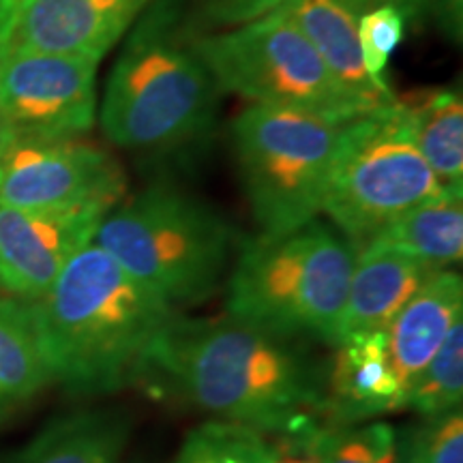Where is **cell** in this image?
Segmentation results:
<instances>
[{
  "mask_svg": "<svg viewBox=\"0 0 463 463\" xmlns=\"http://www.w3.org/2000/svg\"><path fill=\"white\" fill-rule=\"evenodd\" d=\"M146 373L217 420L260 433L300 431L324 414L320 380L288 337L230 316H174L150 345Z\"/></svg>",
  "mask_w": 463,
  "mask_h": 463,
  "instance_id": "1",
  "label": "cell"
},
{
  "mask_svg": "<svg viewBox=\"0 0 463 463\" xmlns=\"http://www.w3.org/2000/svg\"><path fill=\"white\" fill-rule=\"evenodd\" d=\"M28 309L50 382L82 397L142 378L150 345L176 316L97 242L75 253Z\"/></svg>",
  "mask_w": 463,
  "mask_h": 463,
  "instance_id": "2",
  "label": "cell"
},
{
  "mask_svg": "<svg viewBox=\"0 0 463 463\" xmlns=\"http://www.w3.org/2000/svg\"><path fill=\"white\" fill-rule=\"evenodd\" d=\"M184 0H150L129 28L99 108L106 137L136 153L198 142L217 116L219 86Z\"/></svg>",
  "mask_w": 463,
  "mask_h": 463,
  "instance_id": "3",
  "label": "cell"
},
{
  "mask_svg": "<svg viewBox=\"0 0 463 463\" xmlns=\"http://www.w3.org/2000/svg\"><path fill=\"white\" fill-rule=\"evenodd\" d=\"M356 247L320 219L242 245L232 266L225 309L230 317L279 337L337 345Z\"/></svg>",
  "mask_w": 463,
  "mask_h": 463,
  "instance_id": "4",
  "label": "cell"
},
{
  "mask_svg": "<svg viewBox=\"0 0 463 463\" xmlns=\"http://www.w3.org/2000/svg\"><path fill=\"white\" fill-rule=\"evenodd\" d=\"M92 242L176 309L215 292L228 269L234 230L194 195L155 184L118 202Z\"/></svg>",
  "mask_w": 463,
  "mask_h": 463,
  "instance_id": "5",
  "label": "cell"
},
{
  "mask_svg": "<svg viewBox=\"0 0 463 463\" xmlns=\"http://www.w3.org/2000/svg\"><path fill=\"white\" fill-rule=\"evenodd\" d=\"M345 123L269 106L236 116L232 146L260 234H286L320 219Z\"/></svg>",
  "mask_w": 463,
  "mask_h": 463,
  "instance_id": "6",
  "label": "cell"
},
{
  "mask_svg": "<svg viewBox=\"0 0 463 463\" xmlns=\"http://www.w3.org/2000/svg\"><path fill=\"white\" fill-rule=\"evenodd\" d=\"M447 195L392 99L344 125L322 215L358 249L410 208Z\"/></svg>",
  "mask_w": 463,
  "mask_h": 463,
  "instance_id": "7",
  "label": "cell"
},
{
  "mask_svg": "<svg viewBox=\"0 0 463 463\" xmlns=\"http://www.w3.org/2000/svg\"><path fill=\"white\" fill-rule=\"evenodd\" d=\"M198 48L219 90L251 106L300 109L344 123L372 112L339 84L279 9L225 33L200 34Z\"/></svg>",
  "mask_w": 463,
  "mask_h": 463,
  "instance_id": "8",
  "label": "cell"
},
{
  "mask_svg": "<svg viewBox=\"0 0 463 463\" xmlns=\"http://www.w3.org/2000/svg\"><path fill=\"white\" fill-rule=\"evenodd\" d=\"M127 176L114 155L82 137L15 133L0 157V204L37 211L99 208L123 200Z\"/></svg>",
  "mask_w": 463,
  "mask_h": 463,
  "instance_id": "9",
  "label": "cell"
},
{
  "mask_svg": "<svg viewBox=\"0 0 463 463\" xmlns=\"http://www.w3.org/2000/svg\"><path fill=\"white\" fill-rule=\"evenodd\" d=\"M97 65L80 56L0 52V112L14 133L82 137L97 120Z\"/></svg>",
  "mask_w": 463,
  "mask_h": 463,
  "instance_id": "10",
  "label": "cell"
},
{
  "mask_svg": "<svg viewBox=\"0 0 463 463\" xmlns=\"http://www.w3.org/2000/svg\"><path fill=\"white\" fill-rule=\"evenodd\" d=\"M106 211H37L0 204V289L11 298H42L75 253L95 241Z\"/></svg>",
  "mask_w": 463,
  "mask_h": 463,
  "instance_id": "11",
  "label": "cell"
},
{
  "mask_svg": "<svg viewBox=\"0 0 463 463\" xmlns=\"http://www.w3.org/2000/svg\"><path fill=\"white\" fill-rule=\"evenodd\" d=\"M150 0H15L0 52H43L99 62Z\"/></svg>",
  "mask_w": 463,
  "mask_h": 463,
  "instance_id": "12",
  "label": "cell"
},
{
  "mask_svg": "<svg viewBox=\"0 0 463 463\" xmlns=\"http://www.w3.org/2000/svg\"><path fill=\"white\" fill-rule=\"evenodd\" d=\"M433 273L431 266L375 245L356 249L354 269L341 322V339L358 333H384Z\"/></svg>",
  "mask_w": 463,
  "mask_h": 463,
  "instance_id": "13",
  "label": "cell"
},
{
  "mask_svg": "<svg viewBox=\"0 0 463 463\" xmlns=\"http://www.w3.org/2000/svg\"><path fill=\"white\" fill-rule=\"evenodd\" d=\"M463 316V279L453 270H438L425 281L384 331L392 372L402 397L416 375L439 350Z\"/></svg>",
  "mask_w": 463,
  "mask_h": 463,
  "instance_id": "14",
  "label": "cell"
},
{
  "mask_svg": "<svg viewBox=\"0 0 463 463\" xmlns=\"http://www.w3.org/2000/svg\"><path fill=\"white\" fill-rule=\"evenodd\" d=\"M337 347L331 392L324 399V414L331 416V425H354L402 410V386L392 372L384 333L347 335Z\"/></svg>",
  "mask_w": 463,
  "mask_h": 463,
  "instance_id": "15",
  "label": "cell"
},
{
  "mask_svg": "<svg viewBox=\"0 0 463 463\" xmlns=\"http://www.w3.org/2000/svg\"><path fill=\"white\" fill-rule=\"evenodd\" d=\"M279 11L303 33L339 84L367 109H378L395 97L384 95L363 67L354 0H286Z\"/></svg>",
  "mask_w": 463,
  "mask_h": 463,
  "instance_id": "16",
  "label": "cell"
},
{
  "mask_svg": "<svg viewBox=\"0 0 463 463\" xmlns=\"http://www.w3.org/2000/svg\"><path fill=\"white\" fill-rule=\"evenodd\" d=\"M410 136L442 183L453 195L463 191V99L455 89H422L395 97Z\"/></svg>",
  "mask_w": 463,
  "mask_h": 463,
  "instance_id": "17",
  "label": "cell"
},
{
  "mask_svg": "<svg viewBox=\"0 0 463 463\" xmlns=\"http://www.w3.org/2000/svg\"><path fill=\"white\" fill-rule=\"evenodd\" d=\"M129 425L112 412H75L50 422L5 463H118Z\"/></svg>",
  "mask_w": 463,
  "mask_h": 463,
  "instance_id": "18",
  "label": "cell"
},
{
  "mask_svg": "<svg viewBox=\"0 0 463 463\" xmlns=\"http://www.w3.org/2000/svg\"><path fill=\"white\" fill-rule=\"evenodd\" d=\"M364 245L402 253L419 262L444 270L461 262L463 256V206L461 195L425 202L410 208L395 222L382 228Z\"/></svg>",
  "mask_w": 463,
  "mask_h": 463,
  "instance_id": "19",
  "label": "cell"
},
{
  "mask_svg": "<svg viewBox=\"0 0 463 463\" xmlns=\"http://www.w3.org/2000/svg\"><path fill=\"white\" fill-rule=\"evenodd\" d=\"M52 384L24 300L0 297V425Z\"/></svg>",
  "mask_w": 463,
  "mask_h": 463,
  "instance_id": "20",
  "label": "cell"
},
{
  "mask_svg": "<svg viewBox=\"0 0 463 463\" xmlns=\"http://www.w3.org/2000/svg\"><path fill=\"white\" fill-rule=\"evenodd\" d=\"M463 397V324L442 341L422 372L410 382L402 397V410H414L425 419L457 412Z\"/></svg>",
  "mask_w": 463,
  "mask_h": 463,
  "instance_id": "21",
  "label": "cell"
},
{
  "mask_svg": "<svg viewBox=\"0 0 463 463\" xmlns=\"http://www.w3.org/2000/svg\"><path fill=\"white\" fill-rule=\"evenodd\" d=\"M174 463H275L264 433L228 420H213L184 438Z\"/></svg>",
  "mask_w": 463,
  "mask_h": 463,
  "instance_id": "22",
  "label": "cell"
},
{
  "mask_svg": "<svg viewBox=\"0 0 463 463\" xmlns=\"http://www.w3.org/2000/svg\"><path fill=\"white\" fill-rule=\"evenodd\" d=\"M309 438L320 463H397L399 438L386 422L314 425Z\"/></svg>",
  "mask_w": 463,
  "mask_h": 463,
  "instance_id": "23",
  "label": "cell"
},
{
  "mask_svg": "<svg viewBox=\"0 0 463 463\" xmlns=\"http://www.w3.org/2000/svg\"><path fill=\"white\" fill-rule=\"evenodd\" d=\"M408 17L392 5H380V7L367 9L358 20V45H361L363 67L372 82L384 92L395 97L386 82V69L392 54L405 37Z\"/></svg>",
  "mask_w": 463,
  "mask_h": 463,
  "instance_id": "24",
  "label": "cell"
},
{
  "mask_svg": "<svg viewBox=\"0 0 463 463\" xmlns=\"http://www.w3.org/2000/svg\"><path fill=\"white\" fill-rule=\"evenodd\" d=\"M397 463H463V416L459 410L427 419L408 431L399 442Z\"/></svg>",
  "mask_w": 463,
  "mask_h": 463,
  "instance_id": "25",
  "label": "cell"
},
{
  "mask_svg": "<svg viewBox=\"0 0 463 463\" xmlns=\"http://www.w3.org/2000/svg\"><path fill=\"white\" fill-rule=\"evenodd\" d=\"M286 0H204L206 15L223 26H241L273 14Z\"/></svg>",
  "mask_w": 463,
  "mask_h": 463,
  "instance_id": "26",
  "label": "cell"
},
{
  "mask_svg": "<svg viewBox=\"0 0 463 463\" xmlns=\"http://www.w3.org/2000/svg\"><path fill=\"white\" fill-rule=\"evenodd\" d=\"M422 15H430L438 31L450 43L461 45L463 39V0H425Z\"/></svg>",
  "mask_w": 463,
  "mask_h": 463,
  "instance_id": "27",
  "label": "cell"
},
{
  "mask_svg": "<svg viewBox=\"0 0 463 463\" xmlns=\"http://www.w3.org/2000/svg\"><path fill=\"white\" fill-rule=\"evenodd\" d=\"M311 427L314 425L294 433H281V439L273 447L275 463H320L314 447H311Z\"/></svg>",
  "mask_w": 463,
  "mask_h": 463,
  "instance_id": "28",
  "label": "cell"
},
{
  "mask_svg": "<svg viewBox=\"0 0 463 463\" xmlns=\"http://www.w3.org/2000/svg\"><path fill=\"white\" fill-rule=\"evenodd\" d=\"M354 3L363 9V14L367 9L380 7V5H392V7H397L408 17V22H416L419 17H422V3L425 0H354Z\"/></svg>",
  "mask_w": 463,
  "mask_h": 463,
  "instance_id": "29",
  "label": "cell"
},
{
  "mask_svg": "<svg viewBox=\"0 0 463 463\" xmlns=\"http://www.w3.org/2000/svg\"><path fill=\"white\" fill-rule=\"evenodd\" d=\"M15 133H14V129H11V125H9V120L5 118L3 116V112H0V157H3V153H5V148L9 146V142H11V137H14Z\"/></svg>",
  "mask_w": 463,
  "mask_h": 463,
  "instance_id": "30",
  "label": "cell"
},
{
  "mask_svg": "<svg viewBox=\"0 0 463 463\" xmlns=\"http://www.w3.org/2000/svg\"><path fill=\"white\" fill-rule=\"evenodd\" d=\"M14 5L15 0H0V43H3V34H5V28L9 24V17H11V11H14Z\"/></svg>",
  "mask_w": 463,
  "mask_h": 463,
  "instance_id": "31",
  "label": "cell"
}]
</instances>
